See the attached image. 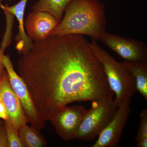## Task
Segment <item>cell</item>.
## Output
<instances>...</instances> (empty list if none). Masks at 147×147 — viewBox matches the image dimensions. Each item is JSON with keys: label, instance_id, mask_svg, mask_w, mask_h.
I'll return each mask as SVG.
<instances>
[{"label": "cell", "instance_id": "obj_1", "mask_svg": "<svg viewBox=\"0 0 147 147\" xmlns=\"http://www.w3.org/2000/svg\"><path fill=\"white\" fill-rule=\"evenodd\" d=\"M18 74L44 121L74 102L113 99L101 63L84 35H51L21 55Z\"/></svg>", "mask_w": 147, "mask_h": 147}, {"label": "cell", "instance_id": "obj_2", "mask_svg": "<svg viewBox=\"0 0 147 147\" xmlns=\"http://www.w3.org/2000/svg\"><path fill=\"white\" fill-rule=\"evenodd\" d=\"M105 5L99 0H72L50 35L78 34L99 40L106 32Z\"/></svg>", "mask_w": 147, "mask_h": 147}, {"label": "cell", "instance_id": "obj_3", "mask_svg": "<svg viewBox=\"0 0 147 147\" xmlns=\"http://www.w3.org/2000/svg\"><path fill=\"white\" fill-rule=\"evenodd\" d=\"M92 50L103 68L110 88L115 94L116 105L131 99L136 91L134 77L124 61H117L97 44L96 40L89 42Z\"/></svg>", "mask_w": 147, "mask_h": 147}, {"label": "cell", "instance_id": "obj_4", "mask_svg": "<svg viewBox=\"0 0 147 147\" xmlns=\"http://www.w3.org/2000/svg\"><path fill=\"white\" fill-rule=\"evenodd\" d=\"M92 107L87 110L77 132L76 139L92 141L99 134L113 119L117 105L113 99L92 101Z\"/></svg>", "mask_w": 147, "mask_h": 147}, {"label": "cell", "instance_id": "obj_5", "mask_svg": "<svg viewBox=\"0 0 147 147\" xmlns=\"http://www.w3.org/2000/svg\"><path fill=\"white\" fill-rule=\"evenodd\" d=\"M2 61L7 72L11 87L20 100L28 123L32 127L40 131L44 128L45 122L39 115L35 106L26 84L14 70L9 55H4Z\"/></svg>", "mask_w": 147, "mask_h": 147}, {"label": "cell", "instance_id": "obj_6", "mask_svg": "<svg viewBox=\"0 0 147 147\" xmlns=\"http://www.w3.org/2000/svg\"><path fill=\"white\" fill-rule=\"evenodd\" d=\"M99 40L125 61L147 62V47L143 41L106 31Z\"/></svg>", "mask_w": 147, "mask_h": 147}, {"label": "cell", "instance_id": "obj_7", "mask_svg": "<svg viewBox=\"0 0 147 147\" xmlns=\"http://www.w3.org/2000/svg\"><path fill=\"white\" fill-rule=\"evenodd\" d=\"M130 99H126L119 104L113 119L100 132L92 147L117 146L131 111Z\"/></svg>", "mask_w": 147, "mask_h": 147}, {"label": "cell", "instance_id": "obj_8", "mask_svg": "<svg viewBox=\"0 0 147 147\" xmlns=\"http://www.w3.org/2000/svg\"><path fill=\"white\" fill-rule=\"evenodd\" d=\"M87 110L82 105H74L66 106L58 112L50 121L58 135L66 141L76 139Z\"/></svg>", "mask_w": 147, "mask_h": 147}, {"label": "cell", "instance_id": "obj_9", "mask_svg": "<svg viewBox=\"0 0 147 147\" xmlns=\"http://www.w3.org/2000/svg\"><path fill=\"white\" fill-rule=\"evenodd\" d=\"M59 23L50 13L32 11L24 21V28L30 39L33 41H39L50 36Z\"/></svg>", "mask_w": 147, "mask_h": 147}, {"label": "cell", "instance_id": "obj_10", "mask_svg": "<svg viewBox=\"0 0 147 147\" xmlns=\"http://www.w3.org/2000/svg\"><path fill=\"white\" fill-rule=\"evenodd\" d=\"M0 94L1 101L5 106L13 128L18 133L21 126L28 123V121L21 102L13 92L9 81L6 71L0 80Z\"/></svg>", "mask_w": 147, "mask_h": 147}, {"label": "cell", "instance_id": "obj_11", "mask_svg": "<svg viewBox=\"0 0 147 147\" xmlns=\"http://www.w3.org/2000/svg\"><path fill=\"white\" fill-rule=\"evenodd\" d=\"M28 0H21L15 5L9 6L3 5L0 3V7L4 11L11 13L17 19L18 32L15 37L16 42V48L19 55L28 52L31 47L33 41L27 35L24 28V16L25 9Z\"/></svg>", "mask_w": 147, "mask_h": 147}, {"label": "cell", "instance_id": "obj_12", "mask_svg": "<svg viewBox=\"0 0 147 147\" xmlns=\"http://www.w3.org/2000/svg\"><path fill=\"white\" fill-rule=\"evenodd\" d=\"M131 71L136 84V90L147 100V62L124 61Z\"/></svg>", "mask_w": 147, "mask_h": 147}, {"label": "cell", "instance_id": "obj_13", "mask_svg": "<svg viewBox=\"0 0 147 147\" xmlns=\"http://www.w3.org/2000/svg\"><path fill=\"white\" fill-rule=\"evenodd\" d=\"M72 0H38L32 6L33 11H44L54 16L59 22L61 20L67 6Z\"/></svg>", "mask_w": 147, "mask_h": 147}, {"label": "cell", "instance_id": "obj_14", "mask_svg": "<svg viewBox=\"0 0 147 147\" xmlns=\"http://www.w3.org/2000/svg\"><path fill=\"white\" fill-rule=\"evenodd\" d=\"M18 133L24 147H42L46 145V142L40 131L27 124L21 126Z\"/></svg>", "mask_w": 147, "mask_h": 147}, {"label": "cell", "instance_id": "obj_15", "mask_svg": "<svg viewBox=\"0 0 147 147\" xmlns=\"http://www.w3.org/2000/svg\"><path fill=\"white\" fill-rule=\"evenodd\" d=\"M8 142V147H24L18 133L9 119L3 122Z\"/></svg>", "mask_w": 147, "mask_h": 147}, {"label": "cell", "instance_id": "obj_16", "mask_svg": "<svg viewBox=\"0 0 147 147\" xmlns=\"http://www.w3.org/2000/svg\"><path fill=\"white\" fill-rule=\"evenodd\" d=\"M140 121L139 129L135 138L136 142L147 138V110L144 109L140 114Z\"/></svg>", "mask_w": 147, "mask_h": 147}, {"label": "cell", "instance_id": "obj_17", "mask_svg": "<svg viewBox=\"0 0 147 147\" xmlns=\"http://www.w3.org/2000/svg\"><path fill=\"white\" fill-rule=\"evenodd\" d=\"M0 147H8V140L3 122L0 126Z\"/></svg>", "mask_w": 147, "mask_h": 147}, {"label": "cell", "instance_id": "obj_18", "mask_svg": "<svg viewBox=\"0 0 147 147\" xmlns=\"http://www.w3.org/2000/svg\"><path fill=\"white\" fill-rule=\"evenodd\" d=\"M0 119L4 121L9 119L5 106L2 101L0 102Z\"/></svg>", "mask_w": 147, "mask_h": 147}, {"label": "cell", "instance_id": "obj_19", "mask_svg": "<svg viewBox=\"0 0 147 147\" xmlns=\"http://www.w3.org/2000/svg\"><path fill=\"white\" fill-rule=\"evenodd\" d=\"M137 147H147V138L139 140L137 142Z\"/></svg>", "mask_w": 147, "mask_h": 147}, {"label": "cell", "instance_id": "obj_20", "mask_svg": "<svg viewBox=\"0 0 147 147\" xmlns=\"http://www.w3.org/2000/svg\"><path fill=\"white\" fill-rule=\"evenodd\" d=\"M2 59L0 58V80L2 78L5 71V70H4V67L3 65Z\"/></svg>", "mask_w": 147, "mask_h": 147}, {"label": "cell", "instance_id": "obj_21", "mask_svg": "<svg viewBox=\"0 0 147 147\" xmlns=\"http://www.w3.org/2000/svg\"><path fill=\"white\" fill-rule=\"evenodd\" d=\"M0 36H1V34H0ZM4 55V52H3L2 50L1 47L0 45V58L2 59Z\"/></svg>", "mask_w": 147, "mask_h": 147}, {"label": "cell", "instance_id": "obj_22", "mask_svg": "<svg viewBox=\"0 0 147 147\" xmlns=\"http://www.w3.org/2000/svg\"><path fill=\"white\" fill-rule=\"evenodd\" d=\"M3 123V121H1L0 120V126H1V125Z\"/></svg>", "mask_w": 147, "mask_h": 147}, {"label": "cell", "instance_id": "obj_23", "mask_svg": "<svg viewBox=\"0 0 147 147\" xmlns=\"http://www.w3.org/2000/svg\"><path fill=\"white\" fill-rule=\"evenodd\" d=\"M3 1H12V0H0V3Z\"/></svg>", "mask_w": 147, "mask_h": 147}, {"label": "cell", "instance_id": "obj_24", "mask_svg": "<svg viewBox=\"0 0 147 147\" xmlns=\"http://www.w3.org/2000/svg\"><path fill=\"white\" fill-rule=\"evenodd\" d=\"M1 101V94H0V102Z\"/></svg>", "mask_w": 147, "mask_h": 147}]
</instances>
